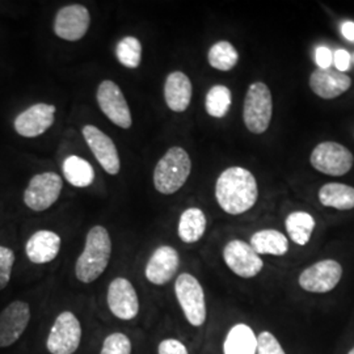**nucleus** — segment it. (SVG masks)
I'll use <instances>...</instances> for the list:
<instances>
[{
	"mask_svg": "<svg viewBox=\"0 0 354 354\" xmlns=\"http://www.w3.org/2000/svg\"><path fill=\"white\" fill-rule=\"evenodd\" d=\"M257 197V181L243 167H230L216 180L215 198L227 214L239 215L251 210Z\"/></svg>",
	"mask_w": 354,
	"mask_h": 354,
	"instance_id": "f257e3e1",
	"label": "nucleus"
},
{
	"mask_svg": "<svg viewBox=\"0 0 354 354\" xmlns=\"http://www.w3.org/2000/svg\"><path fill=\"white\" fill-rule=\"evenodd\" d=\"M112 256V241L108 230L102 226L91 228L84 250L77 257L75 276L83 283H92L108 268Z\"/></svg>",
	"mask_w": 354,
	"mask_h": 354,
	"instance_id": "f03ea898",
	"label": "nucleus"
},
{
	"mask_svg": "<svg viewBox=\"0 0 354 354\" xmlns=\"http://www.w3.org/2000/svg\"><path fill=\"white\" fill-rule=\"evenodd\" d=\"M190 171L189 153L181 147H171L153 169V187L165 196L174 194L184 187L189 178Z\"/></svg>",
	"mask_w": 354,
	"mask_h": 354,
	"instance_id": "7ed1b4c3",
	"label": "nucleus"
},
{
	"mask_svg": "<svg viewBox=\"0 0 354 354\" xmlns=\"http://www.w3.org/2000/svg\"><path fill=\"white\" fill-rule=\"evenodd\" d=\"M273 115V100L266 83L254 82L247 91L243 108L245 127L253 134H263L270 125Z\"/></svg>",
	"mask_w": 354,
	"mask_h": 354,
	"instance_id": "20e7f679",
	"label": "nucleus"
},
{
	"mask_svg": "<svg viewBox=\"0 0 354 354\" xmlns=\"http://www.w3.org/2000/svg\"><path fill=\"white\" fill-rule=\"evenodd\" d=\"M175 294L188 323L203 327L206 322V299L200 281L189 273L180 274L175 282Z\"/></svg>",
	"mask_w": 354,
	"mask_h": 354,
	"instance_id": "39448f33",
	"label": "nucleus"
},
{
	"mask_svg": "<svg viewBox=\"0 0 354 354\" xmlns=\"http://www.w3.org/2000/svg\"><path fill=\"white\" fill-rule=\"evenodd\" d=\"M64 188L62 177L55 172H42L32 177L26 192L24 203L33 212H45L58 201Z\"/></svg>",
	"mask_w": 354,
	"mask_h": 354,
	"instance_id": "423d86ee",
	"label": "nucleus"
},
{
	"mask_svg": "<svg viewBox=\"0 0 354 354\" xmlns=\"http://www.w3.org/2000/svg\"><path fill=\"white\" fill-rule=\"evenodd\" d=\"M82 342V326L71 311L61 313L54 320L46 340L51 354H74Z\"/></svg>",
	"mask_w": 354,
	"mask_h": 354,
	"instance_id": "0eeeda50",
	"label": "nucleus"
},
{
	"mask_svg": "<svg viewBox=\"0 0 354 354\" xmlns=\"http://www.w3.org/2000/svg\"><path fill=\"white\" fill-rule=\"evenodd\" d=\"M311 165L322 174L329 176H342L353 167L352 152L340 143L322 142L311 152Z\"/></svg>",
	"mask_w": 354,
	"mask_h": 354,
	"instance_id": "6e6552de",
	"label": "nucleus"
},
{
	"mask_svg": "<svg viewBox=\"0 0 354 354\" xmlns=\"http://www.w3.org/2000/svg\"><path fill=\"white\" fill-rule=\"evenodd\" d=\"M96 100L102 113L105 114L108 120L112 121L115 127L121 129L131 127L133 118L129 104L124 96V92L114 82L104 80L100 83L96 92Z\"/></svg>",
	"mask_w": 354,
	"mask_h": 354,
	"instance_id": "1a4fd4ad",
	"label": "nucleus"
},
{
	"mask_svg": "<svg viewBox=\"0 0 354 354\" xmlns=\"http://www.w3.org/2000/svg\"><path fill=\"white\" fill-rule=\"evenodd\" d=\"M342 277V266L336 260H322L304 269L299 276V286L304 291L324 294L333 290Z\"/></svg>",
	"mask_w": 354,
	"mask_h": 354,
	"instance_id": "9d476101",
	"label": "nucleus"
},
{
	"mask_svg": "<svg viewBox=\"0 0 354 354\" xmlns=\"http://www.w3.org/2000/svg\"><path fill=\"white\" fill-rule=\"evenodd\" d=\"M223 260L231 272L241 279H253L264 268L260 254L254 252L248 243L239 239L228 241L223 250Z\"/></svg>",
	"mask_w": 354,
	"mask_h": 354,
	"instance_id": "9b49d317",
	"label": "nucleus"
},
{
	"mask_svg": "<svg viewBox=\"0 0 354 354\" xmlns=\"http://www.w3.org/2000/svg\"><path fill=\"white\" fill-rule=\"evenodd\" d=\"M106 302L111 313L120 320H133L140 314L138 294L129 279H114L106 294Z\"/></svg>",
	"mask_w": 354,
	"mask_h": 354,
	"instance_id": "f8f14e48",
	"label": "nucleus"
},
{
	"mask_svg": "<svg viewBox=\"0 0 354 354\" xmlns=\"http://www.w3.org/2000/svg\"><path fill=\"white\" fill-rule=\"evenodd\" d=\"M91 24L89 11L82 4L61 8L54 19V33L64 41L75 42L86 36Z\"/></svg>",
	"mask_w": 354,
	"mask_h": 354,
	"instance_id": "ddd939ff",
	"label": "nucleus"
},
{
	"mask_svg": "<svg viewBox=\"0 0 354 354\" xmlns=\"http://www.w3.org/2000/svg\"><path fill=\"white\" fill-rule=\"evenodd\" d=\"M55 111V105L38 102L19 114L13 121V127L16 133L24 138H36L53 127Z\"/></svg>",
	"mask_w": 354,
	"mask_h": 354,
	"instance_id": "4468645a",
	"label": "nucleus"
},
{
	"mask_svg": "<svg viewBox=\"0 0 354 354\" xmlns=\"http://www.w3.org/2000/svg\"><path fill=\"white\" fill-rule=\"evenodd\" d=\"M82 131L84 140L104 171L112 176L117 175L121 169V162L113 140L93 125H86Z\"/></svg>",
	"mask_w": 354,
	"mask_h": 354,
	"instance_id": "2eb2a0df",
	"label": "nucleus"
},
{
	"mask_svg": "<svg viewBox=\"0 0 354 354\" xmlns=\"http://www.w3.org/2000/svg\"><path fill=\"white\" fill-rule=\"evenodd\" d=\"M30 320L29 304L15 301L0 313V348H8L17 342Z\"/></svg>",
	"mask_w": 354,
	"mask_h": 354,
	"instance_id": "dca6fc26",
	"label": "nucleus"
},
{
	"mask_svg": "<svg viewBox=\"0 0 354 354\" xmlns=\"http://www.w3.org/2000/svg\"><path fill=\"white\" fill-rule=\"evenodd\" d=\"M180 266L178 253L174 247H158L147 261L145 269L146 279L156 286H163L175 277Z\"/></svg>",
	"mask_w": 354,
	"mask_h": 354,
	"instance_id": "f3484780",
	"label": "nucleus"
},
{
	"mask_svg": "<svg viewBox=\"0 0 354 354\" xmlns=\"http://www.w3.org/2000/svg\"><path fill=\"white\" fill-rule=\"evenodd\" d=\"M352 86L351 76L336 68H317L310 76V88L326 100H332L345 93Z\"/></svg>",
	"mask_w": 354,
	"mask_h": 354,
	"instance_id": "a211bd4d",
	"label": "nucleus"
},
{
	"mask_svg": "<svg viewBox=\"0 0 354 354\" xmlns=\"http://www.w3.org/2000/svg\"><path fill=\"white\" fill-rule=\"evenodd\" d=\"M61 251V236L50 230H39L26 241V253L33 264H49Z\"/></svg>",
	"mask_w": 354,
	"mask_h": 354,
	"instance_id": "6ab92c4d",
	"label": "nucleus"
},
{
	"mask_svg": "<svg viewBox=\"0 0 354 354\" xmlns=\"http://www.w3.org/2000/svg\"><path fill=\"white\" fill-rule=\"evenodd\" d=\"M193 87L189 76L183 71H174L167 76L165 83V99L167 106L176 112L183 113L188 109L192 100Z\"/></svg>",
	"mask_w": 354,
	"mask_h": 354,
	"instance_id": "aec40b11",
	"label": "nucleus"
},
{
	"mask_svg": "<svg viewBox=\"0 0 354 354\" xmlns=\"http://www.w3.org/2000/svg\"><path fill=\"white\" fill-rule=\"evenodd\" d=\"M257 351V336L253 329L239 323L228 330L223 342L225 354H256Z\"/></svg>",
	"mask_w": 354,
	"mask_h": 354,
	"instance_id": "412c9836",
	"label": "nucleus"
},
{
	"mask_svg": "<svg viewBox=\"0 0 354 354\" xmlns=\"http://www.w3.org/2000/svg\"><path fill=\"white\" fill-rule=\"evenodd\" d=\"M250 245L257 254L283 256L289 251L288 238L277 230H260L251 236Z\"/></svg>",
	"mask_w": 354,
	"mask_h": 354,
	"instance_id": "4be33fe9",
	"label": "nucleus"
},
{
	"mask_svg": "<svg viewBox=\"0 0 354 354\" xmlns=\"http://www.w3.org/2000/svg\"><path fill=\"white\" fill-rule=\"evenodd\" d=\"M206 215L198 207L187 209L178 221V238L187 244L201 241L206 231Z\"/></svg>",
	"mask_w": 354,
	"mask_h": 354,
	"instance_id": "5701e85b",
	"label": "nucleus"
},
{
	"mask_svg": "<svg viewBox=\"0 0 354 354\" xmlns=\"http://www.w3.org/2000/svg\"><path fill=\"white\" fill-rule=\"evenodd\" d=\"M319 201L327 207L352 210L354 209V188L342 183H328L319 190Z\"/></svg>",
	"mask_w": 354,
	"mask_h": 354,
	"instance_id": "b1692460",
	"label": "nucleus"
},
{
	"mask_svg": "<svg viewBox=\"0 0 354 354\" xmlns=\"http://www.w3.org/2000/svg\"><path fill=\"white\" fill-rule=\"evenodd\" d=\"M64 178L76 188H87L95 180V169L88 162L77 155H70L64 163Z\"/></svg>",
	"mask_w": 354,
	"mask_h": 354,
	"instance_id": "393cba45",
	"label": "nucleus"
},
{
	"mask_svg": "<svg viewBox=\"0 0 354 354\" xmlns=\"http://www.w3.org/2000/svg\"><path fill=\"white\" fill-rule=\"evenodd\" d=\"M285 227L291 241L304 247L308 244L315 230V219L313 215L306 212H294L288 215Z\"/></svg>",
	"mask_w": 354,
	"mask_h": 354,
	"instance_id": "a878e982",
	"label": "nucleus"
},
{
	"mask_svg": "<svg viewBox=\"0 0 354 354\" xmlns=\"http://www.w3.org/2000/svg\"><path fill=\"white\" fill-rule=\"evenodd\" d=\"M207 61L215 70L230 71L239 62V53L228 41H219L210 48Z\"/></svg>",
	"mask_w": 354,
	"mask_h": 354,
	"instance_id": "bb28decb",
	"label": "nucleus"
},
{
	"mask_svg": "<svg viewBox=\"0 0 354 354\" xmlns=\"http://www.w3.org/2000/svg\"><path fill=\"white\" fill-rule=\"evenodd\" d=\"M231 91L226 86H214L209 89L205 100V108L209 115L223 118L231 108Z\"/></svg>",
	"mask_w": 354,
	"mask_h": 354,
	"instance_id": "cd10ccee",
	"label": "nucleus"
},
{
	"mask_svg": "<svg viewBox=\"0 0 354 354\" xmlns=\"http://www.w3.org/2000/svg\"><path fill=\"white\" fill-rule=\"evenodd\" d=\"M115 57L118 62L127 68H137L142 61V44L133 36L122 38L115 48Z\"/></svg>",
	"mask_w": 354,
	"mask_h": 354,
	"instance_id": "c85d7f7f",
	"label": "nucleus"
},
{
	"mask_svg": "<svg viewBox=\"0 0 354 354\" xmlns=\"http://www.w3.org/2000/svg\"><path fill=\"white\" fill-rule=\"evenodd\" d=\"M100 354H131V342L125 333L115 332L104 340Z\"/></svg>",
	"mask_w": 354,
	"mask_h": 354,
	"instance_id": "c756f323",
	"label": "nucleus"
},
{
	"mask_svg": "<svg viewBox=\"0 0 354 354\" xmlns=\"http://www.w3.org/2000/svg\"><path fill=\"white\" fill-rule=\"evenodd\" d=\"M15 260L16 257L12 250L0 245V290L6 289L10 283Z\"/></svg>",
	"mask_w": 354,
	"mask_h": 354,
	"instance_id": "7c9ffc66",
	"label": "nucleus"
},
{
	"mask_svg": "<svg viewBox=\"0 0 354 354\" xmlns=\"http://www.w3.org/2000/svg\"><path fill=\"white\" fill-rule=\"evenodd\" d=\"M256 354H286L276 336L268 330L261 332L257 336V351Z\"/></svg>",
	"mask_w": 354,
	"mask_h": 354,
	"instance_id": "2f4dec72",
	"label": "nucleus"
},
{
	"mask_svg": "<svg viewBox=\"0 0 354 354\" xmlns=\"http://www.w3.org/2000/svg\"><path fill=\"white\" fill-rule=\"evenodd\" d=\"M158 354H189L187 346L176 339H165L158 346Z\"/></svg>",
	"mask_w": 354,
	"mask_h": 354,
	"instance_id": "473e14b6",
	"label": "nucleus"
},
{
	"mask_svg": "<svg viewBox=\"0 0 354 354\" xmlns=\"http://www.w3.org/2000/svg\"><path fill=\"white\" fill-rule=\"evenodd\" d=\"M315 62H317L319 68H330L333 64V54L326 46H319L315 50Z\"/></svg>",
	"mask_w": 354,
	"mask_h": 354,
	"instance_id": "72a5a7b5",
	"label": "nucleus"
},
{
	"mask_svg": "<svg viewBox=\"0 0 354 354\" xmlns=\"http://www.w3.org/2000/svg\"><path fill=\"white\" fill-rule=\"evenodd\" d=\"M351 59H352V58H351V54L346 50L339 49V50H336L333 53V64H335L336 70L340 71V73H345V71L349 70V67H351Z\"/></svg>",
	"mask_w": 354,
	"mask_h": 354,
	"instance_id": "f704fd0d",
	"label": "nucleus"
},
{
	"mask_svg": "<svg viewBox=\"0 0 354 354\" xmlns=\"http://www.w3.org/2000/svg\"><path fill=\"white\" fill-rule=\"evenodd\" d=\"M342 36L348 41L354 42V23L353 21H345L342 26Z\"/></svg>",
	"mask_w": 354,
	"mask_h": 354,
	"instance_id": "c9c22d12",
	"label": "nucleus"
},
{
	"mask_svg": "<svg viewBox=\"0 0 354 354\" xmlns=\"http://www.w3.org/2000/svg\"><path fill=\"white\" fill-rule=\"evenodd\" d=\"M348 354H354V348H352V349H351V351H349V353Z\"/></svg>",
	"mask_w": 354,
	"mask_h": 354,
	"instance_id": "e433bc0d",
	"label": "nucleus"
}]
</instances>
